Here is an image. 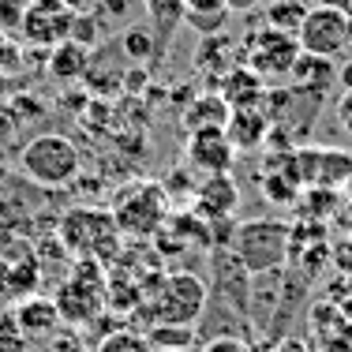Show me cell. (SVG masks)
I'll return each instance as SVG.
<instances>
[{"label": "cell", "mask_w": 352, "mask_h": 352, "mask_svg": "<svg viewBox=\"0 0 352 352\" xmlns=\"http://www.w3.org/2000/svg\"><path fill=\"white\" fill-rule=\"evenodd\" d=\"M206 300H210V285L191 270H173L146 292V322L150 326H191L203 318Z\"/></svg>", "instance_id": "6da1fadb"}, {"label": "cell", "mask_w": 352, "mask_h": 352, "mask_svg": "<svg viewBox=\"0 0 352 352\" xmlns=\"http://www.w3.org/2000/svg\"><path fill=\"white\" fill-rule=\"evenodd\" d=\"M15 165H19V173L27 176L30 184H41V188H68V184H75L82 173V150L75 146V139L60 135V131H41V135H30L19 146Z\"/></svg>", "instance_id": "7a4b0ae2"}, {"label": "cell", "mask_w": 352, "mask_h": 352, "mask_svg": "<svg viewBox=\"0 0 352 352\" xmlns=\"http://www.w3.org/2000/svg\"><path fill=\"white\" fill-rule=\"evenodd\" d=\"M229 251L244 266V274H270L289 263V255H292V225L281 221V217L240 221L236 232H232Z\"/></svg>", "instance_id": "3957f363"}, {"label": "cell", "mask_w": 352, "mask_h": 352, "mask_svg": "<svg viewBox=\"0 0 352 352\" xmlns=\"http://www.w3.org/2000/svg\"><path fill=\"white\" fill-rule=\"evenodd\" d=\"M169 206H173V195L165 191V184H154V180H142V184H131L128 191H120L113 203V221L120 229L124 240H135V244H146L154 240L157 232L169 225Z\"/></svg>", "instance_id": "277c9868"}, {"label": "cell", "mask_w": 352, "mask_h": 352, "mask_svg": "<svg viewBox=\"0 0 352 352\" xmlns=\"http://www.w3.org/2000/svg\"><path fill=\"white\" fill-rule=\"evenodd\" d=\"M60 244L75 258H94V263H116L124 251V236L113 221V210H68L60 217Z\"/></svg>", "instance_id": "5b68a950"}, {"label": "cell", "mask_w": 352, "mask_h": 352, "mask_svg": "<svg viewBox=\"0 0 352 352\" xmlns=\"http://www.w3.org/2000/svg\"><path fill=\"white\" fill-rule=\"evenodd\" d=\"M296 41H300L304 53L338 60V56H345L352 49V12L326 8V4L307 8L304 23H300V30H296Z\"/></svg>", "instance_id": "8992f818"}, {"label": "cell", "mask_w": 352, "mask_h": 352, "mask_svg": "<svg viewBox=\"0 0 352 352\" xmlns=\"http://www.w3.org/2000/svg\"><path fill=\"white\" fill-rule=\"evenodd\" d=\"M79 270L72 274L68 281L56 289V311H60L64 322L72 326H82L90 322L98 311H102L105 304V278H102V263H94V258H79Z\"/></svg>", "instance_id": "52a82bcc"}, {"label": "cell", "mask_w": 352, "mask_h": 352, "mask_svg": "<svg viewBox=\"0 0 352 352\" xmlns=\"http://www.w3.org/2000/svg\"><path fill=\"white\" fill-rule=\"evenodd\" d=\"M300 53L304 49H300L296 34L278 30V27H258L244 41V64L251 72H258L263 79H289V72H292Z\"/></svg>", "instance_id": "ba28073f"}, {"label": "cell", "mask_w": 352, "mask_h": 352, "mask_svg": "<svg viewBox=\"0 0 352 352\" xmlns=\"http://www.w3.org/2000/svg\"><path fill=\"white\" fill-rule=\"evenodd\" d=\"M72 23H75V12L64 0H27L23 19H19V34L27 45L56 49L60 41L72 38Z\"/></svg>", "instance_id": "9c48e42d"}, {"label": "cell", "mask_w": 352, "mask_h": 352, "mask_svg": "<svg viewBox=\"0 0 352 352\" xmlns=\"http://www.w3.org/2000/svg\"><path fill=\"white\" fill-rule=\"evenodd\" d=\"M232 162H236V146L229 142L225 131H188V142H184V165L191 173L203 176H221V173H232Z\"/></svg>", "instance_id": "30bf717a"}, {"label": "cell", "mask_w": 352, "mask_h": 352, "mask_svg": "<svg viewBox=\"0 0 352 352\" xmlns=\"http://www.w3.org/2000/svg\"><path fill=\"white\" fill-rule=\"evenodd\" d=\"M191 214H199L203 221H229L240 206V188L232 180V173L221 176H203L191 191Z\"/></svg>", "instance_id": "8fae6325"}, {"label": "cell", "mask_w": 352, "mask_h": 352, "mask_svg": "<svg viewBox=\"0 0 352 352\" xmlns=\"http://www.w3.org/2000/svg\"><path fill=\"white\" fill-rule=\"evenodd\" d=\"M266 79L258 72H251L248 64H236V68H229L217 79V94L229 102V109L236 113V109H258L266 98Z\"/></svg>", "instance_id": "7c38bea8"}, {"label": "cell", "mask_w": 352, "mask_h": 352, "mask_svg": "<svg viewBox=\"0 0 352 352\" xmlns=\"http://www.w3.org/2000/svg\"><path fill=\"white\" fill-rule=\"evenodd\" d=\"M289 82H292V94L322 98V94H330V87L338 82V68H333V60H326V56L300 53L296 64H292V72H289Z\"/></svg>", "instance_id": "4fadbf2b"}, {"label": "cell", "mask_w": 352, "mask_h": 352, "mask_svg": "<svg viewBox=\"0 0 352 352\" xmlns=\"http://www.w3.org/2000/svg\"><path fill=\"white\" fill-rule=\"evenodd\" d=\"M15 322H19L23 338H56L64 330V318L56 311V304L45 296H27V304L15 311Z\"/></svg>", "instance_id": "5bb4252c"}, {"label": "cell", "mask_w": 352, "mask_h": 352, "mask_svg": "<svg viewBox=\"0 0 352 352\" xmlns=\"http://www.w3.org/2000/svg\"><path fill=\"white\" fill-rule=\"evenodd\" d=\"M232 109L229 102H225L217 90H206V94H195L188 102V109H184V131H225V124H229Z\"/></svg>", "instance_id": "9a60e30c"}, {"label": "cell", "mask_w": 352, "mask_h": 352, "mask_svg": "<svg viewBox=\"0 0 352 352\" xmlns=\"http://www.w3.org/2000/svg\"><path fill=\"white\" fill-rule=\"evenodd\" d=\"M225 135L236 150H255L270 139V120H266L263 109H236L225 124Z\"/></svg>", "instance_id": "2e32d148"}, {"label": "cell", "mask_w": 352, "mask_h": 352, "mask_svg": "<svg viewBox=\"0 0 352 352\" xmlns=\"http://www.w3.org/2000/svg\"><path fill=\"white\" fill-rule=\"evenodd\" d=\"M229 4L225 0H188V23L199 34H221L225 19H229Z\"/></svg>", "instance_id": "e0dca14e"}, {"label": "cell", "mask_w": 352, "mask_h": 352, "mask_svg": "<svg viewBox=\"0 0 352 352\" xmlns=\"http://www.w3.org/2000/svg\"><path fill=\"white\" fill-rule=\"evenodd\" d=\"M146 4V19L157 34H173L176 27L188 23V0H142Z\"/></svg>", "instance_id": "ac0fdd59"}, {"label": "cell", "mask_w": 352, "mask_h": 352, "mask_svg": "<svg viewBox=\"0 0 352 352\" xmlns=\"http://www.w3.org/2000/svg\"><path fill=\"white\" fill-rule=\"evenodd\" d=\"M56 79H79L82 68H87V49L75 45V41H60L53 49V60H49Z\"/></svg>", "instance_id": "d6986e66"}, {"label": "cell", "mask_w": 352, "mask_h": 352, "mask_svg": "<svg viewBox=\"0 0 352 352\" xmlns=\"http://www.w3.org/2000/svg\"><path fill=\"white\" fill-rule=\"evenodd\" d=\"M315 333H318V352H352V322L341 307L333 315V326H315Z\"/></svg>", "instance_id": "ffe728a7"}, {"label": "cell", "mask_w": 352, "mask_h": 352, "mask_svg": "<svg viewBox=\"0 0 352 352\" xmlns=\"http://www.w3.org/2000/svg\"><path fill=\"white\" fill-rule=\"evenodd\" d=\"M304 15H307V4H300V0H270V4H266V27L296 34Z\"/></svg>", "instance_id": "44dd1931"}, {"label": "cell", "mask_w": 352, "mask_h": 352, "mask_svg": "<svg viewBox=\"0 0 352 352\" xmlns=\"http://www.w3.org/2000/svg\"><path fill=\"white\" fill-rule=\"evenodd\" d=\"M94 352H154V345H150V338H142L135 330H113L98 341Z\"/></svg>", "instance_id": "7402d4cb"}, {"label": "cell", "mask_w": 352, "mask_h": 352, "mask_svg": "<svg viewBox=\"0 0 352 352\" xmlns=\"http://www.w3.org/2000/svg\"><path fill=\"white\" fill-rule=\"evenodd\" d=\"M124 53L135 56V60H142V56L154 53V38H150V30H146V27H131V30H124Z\"/></svg>", "instance_id": "603a6c76"}, {"label": "cell", "mask_w": 352, "mask_h": 352, "mask_svg": "<svg viewBox=\"0 0 352 352\" xmlns=\"http://www.w3.org/2000/svg\"><path fill=\"white\" fill-rule=\"evenodd\" d=\"M203 352H251V345L240 338H232V333H217V338H210L203 345Z\"/></svg>", "instance_id": "cb8c5ba5"}, {"label": "cell", "mask_w": 352, "mask_h": 352, "mask_svg": "<svg viewBox=\"0 0 352 352\" xmlns=\"http://www.w3.org/2000/svg\"><path fill=\"white\" fill-rule=\"evenodd\" d=\"M338 124H341V131L352 139V90H345L341 102H338Z\"/></svg>", "instance_id": "d4e9b609"}, {"label": "cell", "mask_w": 352, "mask_h": 352, "mask_svg": "<svg viewBox=\"0 0 352 352\" xmlns=\"http://www.w3.org/2000/svg\"><path fill=\"white\" fill-rule=\"evenodd\" d=\"M15 53H19V49H15L12 38H8V27H0V68H12Z\"/></svg>", "instance_id": "484cf974"}, {"label": "cell", "mask_w": 352, "mask_h": 352, "mask_svg": "<svg viewBox=\"0 0 352 352\" xmlns=\"http://www.w3.org/2000/svg\"><path fill=\"white\" fill-rule=\"evenodd\" d=\"M229 4L232 15H248V12H258V8H266L270 0H225Z\"/></svg>", "instance_id": "4316f807"}, {"label": "cell", "mask_w": 352, "mask_h": 352, "mask_svg": "<svg viewBox=\"0 0 352 352\" xmlns=\"http://www.w3.org/2000/svg\"><path fill=\"white\" fill-rule=\"evenodd\" d=\"M64 4H68L75 15H90V12H98V8H102V0H64Z\"/></svg>", "instance_id": "83f0119b"}, {"label": "cell", "mask_w": 352, "mask_h": 352, "mask_svg": "<svg viewBox=\"0 0 352 352\" xmlns=\"http://www.w3.org/2000/svg\"><path fill=\"white\" fill-rule=\"evenodd\" d=\"M338 87L352 90V56H349V64H341V68H338Z\"/></svg>", "instance_id": "f1b7e54d"}, {"label": "cell", "mask_w": 352, "mask_h": 352, "mask_svg": "<svg viewBox=\"0 0 352 352\" xmlns=\"http://www.w3.org/2000/svg\"><path fill=\"white\" fill-rule=\"evenodd\" d=\"M12 87H15L12 72H8V68H0V98H8V94H12Z\"/></svg>", "instance_id": "f546056e"}, {"label": "cell", "mask_w": 352, "mask_h": 352, "mask_svg": "<svg viewBox=\"0 0 352 352\" xmlns=\"http://www.w3.org/2000/svg\"><path fill=\"white\" fill-rule=\"evenodd\" d=\"M341 311H345V318H349V322H352V292H349V296H341Z\"/></svg>", "instance_id": "4dcf8cb0"}, {"label": "cell", "mask_w": 352, "mask_h": 352, "mask_svg": "<svg viewBox=\"0 0 352 352\" xmlns=\"http://www.w3.org/2000/svg\"><path fill=\"white\" fill-rule=\"evenodd\" d=\"M345 195H349V203H352V176L345 180Z\"/></svg>", "instance_id": "1f68e13d"}, {"label": "cell", "mask_w": 352, "mask_h": 352, "mask_svg": "<svg viewBox=\"0 0 352 352\" xmlns=\"http://www.w3.org/2000/svg\"><path fill=\"white\" fill-rule=\"evenodd\" d=\"M72 352H94V349H87V345H82V341H79V345H75Z\"/></svg>", "instance_id": "d6a6232c"}, {"label": "cell", "mask_w": 352, "mask_h": 352, "mask_svg": "<svg viewBox=\"0 0 352 352\" xmlns=\"http://www.w3.org/2000/svg\"><path fill=\"white\" fill-rule=\"evenodd\" d=\"M157 352H191V349H157Z\"/></svg>", "instance_id": "836d02e7"}, {"label": "cell", "mask_w": 352, "mask_h": 352, "mask_svg": "<svg viewBox=\"0 0 352 352\" xmlns=\"http://www.w3.org/2000/svg\"><path fill=\"white\" fill-rule=\"evenodd\" d=\"M349 229H352V217H349Z\"/></svg>", "instance_id": "e575fe53"}, {"label": "cell", "mask_w": 352, "mask_h": 352, "mask_svg": "<svg viewBox=\"0 0 352 352\" xmlns=\"http://www.w3.org/2000/svg\"><path fill=\"white\" fill-rule=\"evenodd\" d=\"M349 56H352V49H349Z\"/></svg>", "instance_id": "d590c367"}, {"label": "cell", "mask_w": 352, "mask_h": 352, "mask_svg": "<svg viewBox=\"0 0 352 352\" xmlns=\"http://www.w3.org/2000/svg\"><path fill=\"white\" fill-rule=\"evenodd\" d=\"M23 4H27V0H23Z\"/></svg>", "instance_id": "8d00e7d4"}]
</instances>
